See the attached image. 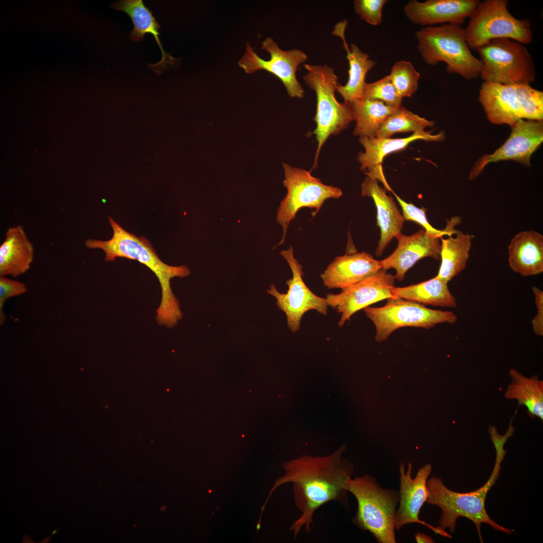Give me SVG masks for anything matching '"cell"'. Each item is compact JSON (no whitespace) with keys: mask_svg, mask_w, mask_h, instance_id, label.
<instances>
[{"mask_svg":"<svg viewBox=\"0 0 543 543\" xmlns=\"http://www.w3.org/2000/svg\"><path fill=\"white\" fill-rule=\"evenodd\" d=\"M342 446L325 456L304 455L285 462V474L279 478L269 492L261 509L260 515L275 490L281 485L291 483L293 487L295 504L300 512L289 529L296 538L303 528L309 533L316 510L331 501L348 506L345 483L352 477L354 465L342 458Z\"/></svg>","mask_w":543,"mask_h":543,"instance_id":"6da1fadb","label":"cell"},{"mask_svg":"<svg viewBox=\"0 0 543 543\" xmlns=\"http://www.w3.org/2000/svg\"><path fill=\"white\" fill-rule=\"evenodd\" d=\"M110 224L113 236L108 240L88 239L85 241L89 249H100L105 254L106 261L118 257L134 259L148 267L156 276L161 289V299L156 310V320L159 325L172 328L182 319L183 314L177 299L172 293L170 280L175 277L184 278L191 272L185 265L171 266L166 264L158 257L151 243L144 237H138L122 227L111 217Z\"/></svg>","mask_w":543,"mask_h":543,"instance_id":"7a4b0ae2","label":"cell"},{"mask_svg":"<svg viewBox=\"0 0 543 543\" xmlns=\"http://www.w3.org/2000/svg\"><path fill=\"white\" fill-rule=\"evenodd\" d=\"M496 458L493 471L487 482L481 488L474 491L459 493L447 488L441 478L432 477L427 481V497L426 502L429 504L439 507L442 511L439 527L443 529L448 528L453 533L456 522L460 517H466L475 524L480 540L482 523H487L494 529L510 534L513 530L507 529L493 521L488 514L485 507L487 494L496 482L501 470V463L507 450L504 445H494Z\"/></svg>","mask_w":543,"mask_h":543,"instance_id":"3957f363","label":"cell"},{"mask_svg":"<svg viewBox=\"0 0 543 543\" xmlns=\"http://www.w3.org/2000/svg\"><path fill=\"white\" fill-rule=\"evenodd\" d=\"M345 488L357 503L352 522L359 529L369 531L379 543H396L395 520L399 491L383 488L369 474L349 478Z\"/></svg>","mask_w":543,"mask_h":543,"instance_id":"277c9868","label":"cell"},{"mask_svg":"<svg viewBox=\"0 0 543 543\" xmlns=\"http://www.w3.org/2000/svg\"><path fill=\"white\" fill-rule=\"evenodd\" d=\"M417 48L425 62L446 64V70L467 80L480 76L482 63L471 52L465 29L461 25L443 24L426 26L415 33Z\"/></svg>","mask_w":543,"mask_h":543,"instance_id":"5b68a950","label":"cell"},{"mask_svg":"<svg viewBox=\"0 0 543 543\" xmlns=\"http://www.w3.org/2000/svg\"><path fill=\"white\" fill-rule=\"evenodd\" d=\"M307 72L303 79L316 94L317 109L314 118L316 127L313 133L317 148L313 168L317 166L320 151L328 138L345 129L353 120L349 103L338 102L335 92L339 83L338 77L332 67L327 65H303Z\"/></svg>","mask_w":543,"mask_h":543,"instance_id":"8992f818","label":"cell"},{"mask_svg":"<svg viewBox=\"0 0 543 543\" xmlns=\"http://www.w3.org/2000/svg\"><path fill=\"white\" fill-rule=\"evenodd\" d=\"M508 4L506 0L479 2L465 29L470 49L477 50L498 38H508L524 45L532 41L530 21L513 17L508 10Z\"/></svg>","mask_w":543,"mask_h":543,"instance_id":"52a82bcc","label":"cell"},{"mask_svg":"<svg viewBox=\"0 0 543 543\" xmlns=\"http://www.w3.org/2000/svg\"><path fill=\"white\" fill-rule=\"evenodd\" d=\"M484 81L504 84H529L535 79L533 58L524 44L508 38L490 41L478 50Z\"/></svg>","mask_w":543,"mask_h":543,"instance_id":"ba28073f","label":"cell"},{"mask_svg":"<svg viewBox=\"0 0 543 543\" xmlns=\"http://www.w3.org/2000/svg\"><path fill=\"white\" fill-rule=\"evenodd\" d=\"M283 185L287 193L277 210V221L282 227L283 234L277 246L284 242L289 225L299 209L308 207L314 210L312 212L314 217L326 200L338 199L342 195L339 188L324 184L305 169L292 167L287 163H283Z\"/></svg>","mask_w":543,"mask_h":543,"instance_id":"9c48e42d","label":"cell"},{"mask_svg":"<svg viewBox=\"0 0 543 543\" xmlns=\"http://www.w3.org/2000/svg\"><path fill=\"white\" fill-rule=\"evenodd\" d=\"M364 309L375 326V340L378 342L385 341L401 327L428 329L438 324L455 323L458 318L452 312L427 308L423 304L399 298L387 299L382 307L369 306Z\"/></svg>","mask_w":543,"mask_h":543,"instance_id":"30bf717a","label":"cell"},{"mask_svg":"<svg viewBox=\"0 0 543 543\" xmlns=\"http://www.w3.org/2000/svg\"><path fill=\"white\" fill-rule=\"evenodd\" d=\"M261 48L269 53V60L260 58L250 44L246 43L245 53L238 61L239 66L248 74L262 70L272 73L283 82L291 97L303 98L304 90L296 72L298 66L307 59L306 54L299 49L283 50L271 37L262 42Z\"/></svg>","mask_w":543,"mask_h":543,"instance_id":"8fae6325","label":"cell"},{"mask_svg":"<svg viewBox=\"0 0 543 543\" xmlns=\"http://www.w3.org/2000/svg\"><path fill=\"white\" fill-rule=\"evenodd\" d=\"M280 254L289 265L293 277L286 282L288 287L286 293L279 292L273 284L267 292L276 299L277 306L286 314L288 328L294 333L299 330L306 312L313 310L326 315L328 305L325 298L313 293L305 283L303 266L295 258L293 247L282 251Z\"/></svg>","mask_w":543,"mask_h":543,"instance_id":"7c38bea8","label":"cell"},{"mask_svg":"<svg viewBox=\"0 0 543 543\" xmlns=\"http://www.w3.org/2000/svg\"><path fill=\"white\" fill-rule=\"evenodd\" d=\"M395 280L394 276L382 268L360 282L342 289L339 294H327L325 298L328 306L340 314L338 326L342 327L355 313L373 303L396 298L392 292Z\"/></svg>","mask_w":543,"mask_h":543,"instance_id":"4fadbf2b","label":"cell"},{"mask_svg":"<svg viewBox=\"0 0 543 543\" xmlns=\"http://www.w3.org/2000/svg\"><path fill=\"white\" fill-rule=\"evenodd\" d=\"M511 129L509 138L500 147L492 154L483 155L474 164L470 180L476 178L491 162L511 160L530 166V157L543 141L542 121L520 119Z\"/></svg>","mask_w":543,"mask_h":543,"instance_id":"5bb4252c","label":"cell"},{"mask_svg":"<svg viewBox=\"0 0 543 543\" xmlns=\"http://www.w3.org/2000/svg\"><path fill=\"white\" fill-rule=\"evenodd\" d=\"M432 467L425 464L420 467L416 476L413 478V465L409 462L407 469L405 464L401 463L400 474L399 502L395 515V524L396 530L403 526L413 523H420L428 526L436 533L450 538L444 529L439 526L434 527L420 519V510L427 497V481L431 473Z\"/></svg>","mask_w":543,"mask_h":543,"instance_id":"9a60e30c","label":"cell"},{"mask_svg":"<svg viewBox=\"0 0 543 543\" xmlns=\"http://www.w3.org/2000/svg\"><path fill=\"white\" fill-rule=\"evenodd\" d=\"M398 245L389 256L379 260L382 269L394 268L395 279L402 281L406 272L419 259L430 257L435 259L440 257L439 238L428 233L424 229L411 235L401 233L395 237Z\"/></svg>","mask_w":543,"mask_h":543,"instance_id":"2e32d148","label":"cell"},{"mask_svg":"<svg viewBox=\"0 0 543 543\" xmlns=\"http://www.w3.org/2000/svg\"><path fill=\"white\" fill-rule=\"evenodd\" d=\"M478 0H412L404 7L407 18L424 27L435 24L461 25L477 8Z\"/></svg>","mask_w":543,"mask_h":543,"instance_id":"e0dca14e","label":"cell"},{"mask_svg":"<svg viewBox=\"0 0 543 543\" xmlns=\"http://www.w3.org/2000/svg\"><path fill=\"white\" fill-rule=\"evenodd\" d=\"M382 269L379 260L365 252H348L337 256L320 275L328 289H343L356 284Z\"/></svg>","mask_w":543,"mask_h":543,"instance_id":"ac0fdd59","label":"cell"},{"mask_svg":"<svg viewBox=\"0 0 543 543\" xmlns=\"http://www.w3.org/2000/svg\"><path fill=\"white\" fill-rule=\"evenodd\" d=\"M515 84L482 83L479 100L492 123L512 127L518 120L523 119Z\"/></svg>","mask_w":543,"mask_h":543,"instance_id":"d6986e66","label":"cell"},{"mask_svg":"<svg viewBox=\"0 0 543 543\" xmlns=\"http://www.w3.org/2000/svg\"><path fill=\"white\" fill-rule=\"evenodd\" d=\"M361 196L372 198L377 208L381 237L375 253L379 256L390 241L401 233L405 220L393 198L379 185L377 180L367 176L361 184Z\"/></svg>","mask_w":543,"mask_h":543,"instance_id":"ffe728a7","label":"cell"},{"mask_svg":"<svg viewBox=\"0 0 543 543\" xmlns=\"http://www.w3.org/2000/svg\"><path fill=\"white\" fill-rule=\"evenodd\" d=\"M112 7L114 9L125 12L131 18L133 29L130 34V39L133 42L141 41L146 34L153 37L160 49L162 57L158 62L148 64V65L157 75L167 68V65L174 66L179 63V59L174 58L170 53L164 51L159 38V30L161 26L142 0H121L113 4Z\"/></svg>","mask_w":543,"mask_h":543,"instance_id":"44dd1931","label":"cell"},{"mask_svg":"<svg viewBox=\"0 0 543 543\" xmlns=\"http://www.w3.org/2000/svg\"><path fill=\"white\" fill-rule=\"evenodd\" d=\"M508 263L515 273L523 277L543 272V236L534 230L518 233L508 247Z\"/></svg>","mask_w":543,"mask_h":543,"instance_id":"7402d4cb","label":"cell"},{"mask_svg":"<svg viewBox=\"0 0 543 543\" xmlns=\"http://www.w3.org/2000/svg\"><path fill=\"white\" fill-rule=\"evenodd\" d=\"M445 134L441 131L432 134L431 131L417 132L409 137L400 138L359 137V142L363 146L364 152H359L357 160L360 169L364 172L376 166L381 165L384 158L389 154L405 149L411 143L418 140L439 142L444 139Z\"/></svg>","mask_w":543,"mask_h":543,"instance_id":"603a6c76","label":"cell"},{"mask_svg":"<svg viewBox=\"0 0 543 543\" xmlns=\"http://www.w3.org/2000/svg\"><path fill=\"white\" fill-rule=\"evenodd\" d=\"M34 256V247L23 227L9 228L0 246V276L16 277L27 272Z\"/></svg>","mask_w":543,"mask_h":543,"instance_id":"cb8c5ba5","label":"cell"},{"mask_svg":"<svg viewBox=\"0 0 543 543\" xmlns=\"http://www.w3.org/2000/svg\"><path fill=\"white\" fill-rule=\"evenodd\" d=\"M346 25V20L340 22L335 26L332 34L343 40L349 67L347 83L344 85L338 83L336 91L343 97L345 102L350 103L362 98L366 75L376 62L355 44L352 43L350 48H348L344 35Z\"/></svg>","mask_w":543,"mask_h":543,"instance_id":"d4e9b609","label":"cell"},{"mask_svg":"<svg viewBox=\"0 0 543 543\" xmlns=\"http://www.w3.org/2000/svg\"><path fill=\"white\" fill-rule=\"evenodd\" d=\"M509 374L512 381L505 393V398L517 400V409L524 405L529 417H537L542 421L543 381L539 380L538 375L527 378L515 369H511Z\"/></svg>","mask_w":543,"mask_h":543,"instance_id":"484cf974","label":"cell"},{"mask_svg":"<svg viewBox=\"0 0 543 543\" xmlns=\"http://www.w3.org/2000/svg\"><path fill=\"white\" fill-rule=\"evenodd\" d=\"M392 292L396 298L421 304L449 308L457 306L456 300L450 292L447 283L436 277L407 287H395Z\"/></svg>","mask_w":543,"mask_h":543,"instance_id":"4316f807","label":"cell"},{"mask_svg":"<svg viewBox=\"0 0 543 543\" xmlns=\"http://www.w3.org/2000/svg\"><path fill=\"white\" fill-rule=\"evenodd\" d=\"M455 237H441V264L437 278L448 283L466 267L471 247V236L457 230Z\"/></svg>","mask_w":543,"mask_h":543,"instance_id":"83f0119b","label":"cell"},{"mask_svg":"<svg viewBox=\"0 0 543 543\" xmlns=\"http://www.w3.org/2000/svg\"><path fill=\"white\" fill-rule=\"evenodd\" d=\"M350 104L356 122L353 134L360 137H375L383 123L396 108L379 101L362 98Z\"/></svg>","mask_w":543,"mask_h":543,"instance_id":"f1b7e54d","label":"cell"},{"mask_svg":"<svg viewBox=\"0 0 543 543\" xmlns=\"http://www.w3.org/2000/svg\"><path fill=\"white\" fill-rule=\"evenodd\" d=\"M434 124V122L421 117L401 105L385 120L375 137L390 138L398 133H414L424 131L428 127H432Z\"/></svg>","mask_w":543,"mask_h":543,"instance_id":"f546056e","label":"cell"},{"mask_svg":"<svg viewBox=\"0 0 543 543\" xmlns=\"http://www.w3.org/2000/svg\"><path fill=\"white\" fill-rule=\"evenodd\" d=\"M391 192L395 196L402 208V215L405 221L416 222L422 226L428 233L439 238L443 235L451 236L456 232L457 230H455L454 227L461 223L460 217H454L448 220L446 227L443 230L435 229L429 223L426 216V210L424 208H419L412 203H408L396 195L393 190Z\"/></svg>","mask_w":543,"mask_h":543,"instance_id":"4dcf8cb0","label":"cell"},{"mask_svg":"<svg viewBox=\"0 0 543 543\" xmlns=\"http://www.w3.org/2000/svg\"><path fill=\"white\" fill-rule=\"evenodd\" d=\"M389 76L402 98L410 97L417 89L420 74L409 61H397L392 66Z\"/></svg>","mask_w":543,"mask_h":543,"instance_id":"1f68e13d","label":"cell"},{"mask_svg":"<svg viewBox=\"0 0 543 543\" xmlns=\"http://www.w3.org/2000/svg\"><path fill=\"white\" fill-rule=\"evenodd\" d=\"M362 99L377 100L397 108L401 105L402 98L393 84L389 75L371 83H366Z\"/></svg>","mask_w":543,"mask_h":543,"instance_id":"d6a6232c","label":"cell"},{"mask_svg":"<svg viewBox=\"0 0 543 543\" xmlns=\"http://www.w3.org/2000/svg\"><path fill=\"white\" fill-rule=\"evenodd\" d=\"M523 119L541 121L543 119V92L529 84H516Z\"/></svg>","mask_w":543,"mask_h":543,"instance_id":"836d02e7","label":"cell"},{"mask_svg":"<svg viewBox=\"0 0 543 543\" xmlns=\"http://www.w3.org/2000/svg\"><path fill=\"white\" fill-rule=\"evenodd\" d=\"M387 0H355V13L360 19L374 26L380 25L382 20V10Z\"/></svg>","mask_w":543,"mask_h":543,"instance_id":"e575fe53","label":"cell"},{"mask_svg":"<svg viewBox=\"0 0 543 543\" xmlns=\"http://www.w3.org/2000/svg\"><path fill=\"white\" fill-rule=\"evenodd\" d=\"M27 291L25 284L19 281L0 277V323L4 325L6 317L3 312L6 301L9 298L20 296Z\"/></svg>","mask_w":543,"mask_h":543,"instance_id":"d590c367","label":"cell"},{"mask_svg":"<svg viewBox=\"0 0 543 543\" xmlns=\"http://www.w3.org/2000/svg\"><path fill=\"white\" fill-rule=\"evenodd\" d=\"M532 291L537 311L531 321L532 329L535 335L541 336L543 335V292L535 286L532 288Z\"/></svg>","mask_w":543,"mask_h":543,"instance_id":"8d00e7d4","label":"cell"},{"mask_svg":"<svg viewBox=\"0 0 543 543\" xmlns=\"http://www.w3.org/2000/svg\"><path fill=\"white\" fill-rule=\"evenodd\" d=\"M415 540L418 543H432L434 542L432 537L422 532H417L414 535Z\"/></svg>","mask_w":543,"mask_h":543,"instance_id":"74e56055","label":"cell"}]
</instances>
